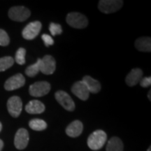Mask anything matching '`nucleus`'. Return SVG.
<instances>
[{
	"mask_svg": "<svg viewBox=\"0 0 151 151\" xmlns=\"http://www.w3.org/2000/svg\"><path fill=\"white\" fill-rule=\"evenodd\" d=\"M3 147H4V142L1 139H0V151L2 150Z\"/></svg>",
	"mask_w": 151,
	"mask_h": 151,
	"instance_id": "27",
	"label": "nucleus"
},
{
	"mask_svg": "<svg viewBox=\"0 0 151 151\" xmlns=\"http://www.w3.org/2000/svg\"><path fill=\"white\" fill-rule=\"evenodd\" d=\"M106 140L107 135L103 130H96L88 137V146L92 150H100L104 146Z\"/></svg>",
	"mask_w": 151,
	"mask_h": 151,
	"instance_id": "1",
	"label": "nucleus"
},
{
	"mask_svg": "<svg viewBox=\"0 0 151 151\" xmlns=\"http://www.w3.org/2000/svg\"><path fill=\"white\" fill-rule=\"evenodd\" d=\"M124 146L121 139L118 137H113L107 143L106 151H123Z\"/></svg>",
	"mask_w": 151,
	"mask_h": 151,
	"instance_id": "18",
	"label": "nucleus"
},
{
	"mask_svg": "<svg viewBox=\"0 0 151 151\" xmlns=\"http://www.w3.org/2000/svg\"><path fill=\"white\" fill-rule=\"evenodd\" d=\"M143 78V71L139 68L132 69L126 77L125 82L128 86L133 87L140 82Z\"/></svg>",
	"mask_w": 151,
	"mask_h": 151,
	"instance_id": "13",
	"label": "nucleus"
},
{
	"mask_svg": "<svg viewBox=\"0 0 151 151\" xmlns=\"http://www.w3.org/2000/svg\"><path fill=\"white\" fill-rule=\"evenodd\" d=\"M71 92L78 99L83 101L88 99L90 95L89 90L82 81H77L73 85V86L71 87Z\"/></svg>",
	"mask_w": 151,
	"mask_h": 151,
	"instance_id": "12",
	"label": "nucleus"
},
{
	"mask_svg": "<svg viewBox=\"0 0 151 151\" xmlns=\"http://www.w3.org/2000/svg\"><path fill=\"white\" fill-rule=\"evenodd\" d=\"M29 133L27 130L20 128L17 131L14 139V145L18 150H23L27 146L29 143Z\"/></svg>",
	"mask_w": 151,
	"mask_h": 151,
	"instance_id": "10",
	"label": "nucleus"
},
{
	"mask_svg": "<svg viewBox=\"0 0 151 151\" xmlns=\"http://www.w3.org/2000/svg\"><path fill=\"white\" fill-rule=\"evenodd\" d=\"M41 39L43 41L45 46L46 47L52 46V45L54 44L53 39H52L50 35H46V34H43V35L41 36Z\"/></svg>",
	"mask_w": 151,
	"mask_h": 151,
	"instance_id": "25",
	"label": "nucleus"
},
{
	"mask_svg": "<svg viewBox=\"0 0 151 151\" xmlns=\"http://www.w3.org/2000/svg\"><path fill=\"white\" fill-rule=\"evenodd\" d=\"M7 109L11 116L14 118H18L20 116L22 109L21 99L18 96H14L9 98L7 101Z\"/></svg>",
	"mask_w": 151,
	"mask_h": 151,
	"instance_id": "8",
	"label": "nucleus"
},
{
	"mask_svg": "<svg viewBox=\"0 0 151 151\" xmlns=\"http://www.w3.org/2000/svg\"><path fill=\"white\" fill-rule=\"evenodd\" d=\"M140 85L143 88H148L151 85V77H145L142 78L140 82Z\"/></svg>",
	"mask_w": 151,
	"mask_h": 151,
	"instance_id": "26",
	"label": "nucleus"
},
{
	"mask_svg": "<svg viewBox=\"0 0 151 151\" xmlns=\"http://www.w3.org/2000/svg\"><path fill=\"white\" fill-rule=\"evenodd\" d=\"M31 15L29 9L24 6L11 7L9 11V17L12 20L17 22L25 21Z\"/></svg>",
	"mask_w": 151,
	"mask_h": 151,
	"instance_id": "5",
	"label": "nucleus"
},
{
	"mask_svg": "<svg viewBox=\"0 0 151 151\" xmlns=\"http://www.w3.org/2000/svg\"><path fill=\"white\" fill-rule=\"evenodd\" d=\"M83 129V125L80 120H74L67 126L66 129V133L69 137L76 138L78 137L82 134Z\"/></svg>",
	"mask_w": 151,
	"mask_h": 151,
	"instance_id": "14",
	"label": "nucleus"
},
{
	"mask_svg": "<svg viewBox=\"0 0 151 151\" xmlns=\"http://www.w3.org/2000/svg\"><path fill=\"white\" fill-rule=\"evenodd\" d=\"M147 151H151V148H150V146L149 147V148L148 149V150H147Z\"/></svg>",
	"mask_w": 151,
	"mask_h": 151,
	"instance_id": "30",
	"label": "nucleus"
},
{
	"mask_svg": "<svg viewBox=\"0 0 151 151\" xmlns=\"http://www.w3.org/2000/svg\"><path fill=\"white\" fill-rule=\"evenodd\" d=\"M25 84V78L21 73H17L9 78L5 82L4 88L8 91H12L22 88Z\"/></svg>",
	"mask_w": 151,
	"mask_h": 151,
	"instance_id": "9",
	"label": "nucleus"
},
{
	"mask_svg": "<svg viewBox=\"0 0 151 151\" xmlns=\"http://www.w3.org/2000/svg\"><path fill=\"white\" fill-rule=\"evenodd\" d=\"M10 43V39L4 29H0V46H6Z\"/></svg>",
	"mask_w": 151,
	"mask_h": 151,
	"instance_id": "24",
	"label": "nucleus"
},
{
	"mask_svg": "<svg viewBox=\"0 0 151 151\" xmlns=\"http://www.w3.org/2000/svg\"><path fill=\"white\" fill-rule=\"evenodd\" d=\"M29 126L35 131H43L47 128V123L41 119H32L29 122Z\"/></svg>",
	"mask_w": 151,
	"mask_h": 151,
	"instance_id": "19",
	"label": "nucleus"
},
{
	"mask_svg": "<svg viewBox=\"0 0 151 151\" xmlns=\"http://www.w3.org/2000/svg\"><path fill=\"white\" fill-rule=\"evenodd\" d=\"M56 62L54 58L51 55H45L43 59H41L40 71L43 74H52L55 71Z\"/></svg>",
	"mask_w": 151,
	"mask_h": 151,
	"instance_id": "11",
	"label": "nucleus"
},
{
	"mask_svg": "<svg viewBox=\"0 0 151 151\" xmlns=\"http://www.w3.org/2000/svg\"><path fill=\"white\" fill-rule=\"evenodd\" d=\"M14 64V59L12 57L6 56L0 58V72L4 71L12 67Z\"/></svg>",
	"mask_w": 151,
	"mask_h": 151,
	"instance_id": "21",
	"label": "nucleus"
},
{
	"mask_svg": "<svg viewBox=\"0 0 151 151\" xmlns=\"http://www.w3.org/2000/svg\"><path fill=\"white\" fill-rule=\"evenodd\" d=\"M42 24L39 21L30 22L22 30V37L26 40H32L39 35L41 32Z\"/></svg>",
	"mask_w": 151,
	"mask_h": 151,
	"instance_id": "7",
	"label": "nucleus"
},
{
	"mask_svg": "<svg viewBox=\"0 0 151 151\" xmlns=\"http://www.w3.org/2000/svg\"><path fill=\"white\" fill-rule=\"evenodd\" d=\"M49 30L51 35L53 36H56L58 35H61L62 32V29L61 25L60 24L54 23V22H51L49 26Z\"/></svg>",
	"mask_w": 151,
	"mask_h": 151,
	"instance_id": "23",
	"label": "nucleus"
},
{
	"mask_svg": "<svg viewBox=\"0 0 151 151\" xmlns=\"http://www.w3.org/2000/svg\"><path fill=\"white\" fill-rule=\"evenodd\" d=\"M1 129H2V124H1V122H0V132L1 131Z\"/></svg>",
	"mask_w": 151,
	"mask_h": 151,
	"instance_id": "29",
	"label": "nucleus"
},
{
	"mask_svg": "<svg viewBox=\"0 0 151 151\" xmlns=\"http://www.w3.org/2000/svg\"><path fill=\"white\" fill-rule=\"evenodd\" d=\"M45 109L44 104L39 100H32L25 106V111L30 114H40Z\"/></svg>",
	"mask_w": 151,
	"mask_h": 151,
	"instance_id": "15",
	"label": "nucleus"
},
{
	"mask_svg": "<svg viewBox=\"0 0 151 151\" xmlns=\"http://www.w3.org/2000/svg\"><path fill=\"white\" fill-rule=\"evenodd\" d=\"M123 5L120 0H101L98 4V8L101 12L109 14L120 10Z\"/></svg>",
	"mask_w": 151,
	"mask_h": 151,
	"instance_id": "3",
	"label": "nucleus"
},
{
	"mask_svg": "<svg viewBox=\"0 0 151 151\" xmlns=\"http://www.w3.org/2000/svg\"><path fill=\"white\" fill-rule=\"evenodd\" d=\"M135 47L138 50L141 52L151 51L150 37H140L135 41Z\"/></svg>",
	"mask_w": 151,
	"mask_h": 151,
	"instance_id": "17",
	"label": "nucleus"
},
{
	"mask_svg": "<svg viewBox=\"0 0 151 151\" xmlns=\"http://www.w3.org/2000/svg\"><path fill=\"white\" fill-rule=\"evenodd\" d=\"M150 94H151V91L150 90V91L148 92V99H149V100H151V98H150Z\"/></svg>",
	"mask_w": 151,
	"mask_h": 151,
	"instance_id": "28",
	"label": "nucleus"
},
{
	"mask_svg": "<svg viewBox=\"0 0 151 151\" xmlns=\"http://www.w3.org/2000/svg\"><path fill=\"white\" fill-rule=\"evenodd\" d=\"M40 62L41 59L39 58L37 61L34 65H32L26 68L25 74L29 77H35L40 71Z\"/></svg>",
	"mask_w": 151,
	"mask_h": 151,
	"instance_id": "20",
	"label": "nucleus"
},
{
	"mask_svg": "<svg viewBox=\"0 0 151 151\" xmlns=\"http://www.w3.org/2000/svg\"><path fill=\"white\" fill-rule=\"evenodd\" d=\"M25 55L26 50L23 48H20L16 51V56H15V60L18 65H23L25 63Z\"/></svg>",
	"mask_w": 151,
	"mask_h": 151,
	"instance_id": "22",
	"label": "nucleus"
},
{
	"mask_svg": "<svg viewBox=\"0 0 151 151\" xmlns=\"http://www.w3.org/2000/svg\"><path fill=\"white\" fill-rule=\"evenodd\" d=\"M50 88V84L47 81H39L29 86V92L30 95L32 97H41L48 94Z\"/></svg>",
	"mask_w": 151,
	"mask_h": 151,
	"instance_id": "4",
	"label": "nucleus"
},
{
	"mask_svg": "<svg viewBox=\"0 0 151 151\" xmlns=\"http://www.w3.org/2000/svg\"><path fill=\"white\" fill-rule=\"evenodd\" d=\"M83 82L84 83L88 90H89L90 93L96 94L98 93L100 90H101V84L99 82L93 78H92L90 76H86L83 78Z\"/></svg>",
	"mask_w": 151,
	"mask_h": 151,
	"instance_id": "16",
	"label": "nucleus"
},
{
	"mask_svg": "<svg viewBox=\"0 0 151 151\" xmlns=\"http://www.w3.org/2000/svg\"><path fill=\"white\" fill-rule=\"evenodd\" d=\"M55 97L58 103L68 111H73L75 109V104L69 94L65 91L60 90L55 92Z\"/></svg>",
	"mask_w": 151,
	"mask_h": 151,
	"instance_id": "6",
	"label": "nucleus"
},
{
	"mask_svg": "<svg viewBox=\"0 0 151 151\" xmlns=\"http://www.w3.org/2000/svg\"><path fill=\"white\" fill-rule=\"evenodd\" d=\"M66 20L69 25L76 29H83L88 24V20L86 17L78 12L69 13Z\"/></svg>",
	"mask_w": 151,
	"mask_h": 151,
	"instance_id": "2",
	"label": "nucleus"
}]
</instances>
